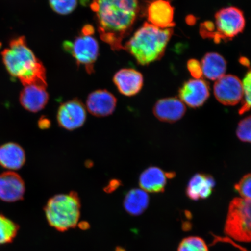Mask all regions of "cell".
Masks as SVG:
<instances>
[{"instance_id": "cell-1", "label": "cell", "mask_w": 251, "mask_h": 251, "mask_svg": "<svg viewBox=\"0 0 251 251\" xmlns=\"http://www.w3.org/2000/svg\"><path fill=\"white\" fill-rule=\"evenodd\" d=\"M100 38L114 51L124 49L122 42L130 32L139 11V0H93Z\"/></svg>"}, {"instance_id": "cell-2", "label": "cell", "mask_w": 251, "mask_h": 251, "mask_svg": "<svg viewBox=\"0 0 251 251\" xmlns=\"http://www.w3.org/2000/svg\"><path fill=\"white\" fill-rule=\"evenodd\" d=\"M1 55L9 75L20 80L24 86L36 84L47 87L46 69L27 46L24 36L12 39Z\"/></svg>"}, {"instance_id": "cell-3", "label": "cell", "mask_w": 251, "mask_h": 251, "mask_svg": "<svg viewBox=\"0 0 251 251\" xmlns=\"http://www.w3.org/2000/svg\"><path fill=\"white\" fill-rule=\"evenodd\" d=\"M173 34L172 28L161 29L146 23L124 46L139 64L146 65L164 54Z\"/></svg>"}, {"instance_id": "cell-4", "label": "cell", "mask_w": 251, "mask_h": 251, "mask_svg": "<svg viewBox=\"0 0 251 251\" xmlns=\"http://www.w3.org/2000/svg\"><path fill=\"white\" fill-rule=\"evenodd\" d=\"M80 208L79 197L72 191L51 198L47 203L45 211L49 224L56 230L64 232L76 226Z\"/></svg>"}, {"instance_id": "cell-5", "label": "cell", "mask_w": 251, "mask_h": 251, "mask_svg": "<svg viewBox=\"0 0 251 251\" xmlns=\"http://www.w3.org/2000/svg\"><path fill=\"white\" fill-rule=\"evenodd\" d=\"M251 218V200L235 198L228 207L225 233L239 242L250 243Z\"/></svg>"}, {"instance_id": "cell-6", "label": "cell", "mask_w": 251, "mask_h": 251, "mask_svg": "<svg viewBox=\"0 0 251 251\" xmlns=\"http://www.w3.org/2000/svg\"><path fill=\"white\" fill-rule=\"evenodd\" d=\"M93 33V27L86 25L73 43L65 42L64 46L66 51L73 55L77 65H83L89 74L93 73L99 53V43Z\"/></svg>"}, {"instance_id": "cell-7", "label": "cell", "mask_w": 251, "mask_h": 251, "mask_svg": "<svg viewBox=\"0 0 251 251\" xmlns=\"http://www.w3.org/2000/svg\"><path fill=\"white\" fill-rule=\"evenodd\" d=\"M215 39L231 40L244 29L246 20L240 9L230 7L221 9L215 15Z\"/></svg>"}, {"instance_id": "cell-8", "label": "cell", "mask_w": 251, "mask_h": 251, "mask_svg": "<svg viewBox=\"0 0 251 251\" xmlns=\"http://www.w3.org/2000/svg\"><path fill=\"white\" fill-rule=\"evenodd\" d=\"M214 94L216 100L223 105H237L243 99L242 81L234 75H225L216 81Z\"/></svg>"}, {"instance_id": "cell-9", "label": "cell", "mask_w": 251, "mask_h": 251, "mask_svg": "<svg viewBox=\"0 0 251 251\" xmlns=\"http://www.w3.org/2000/svg\"><path fill=\"white\" fill-rule=\"evenodd\" d=\"M86 117L85 106L77 99L63 103L57 113L59 125L68 130H74L82 126Z\"/></svg>"}, {"instance_id": "cell-10", "label": "cell", "mask_w": 251, "mask_h": 251, "mask_svg": "<svg viewBox=\"0 0 251 251\" xmlns=\"http://www.w3.org/2000/svg\"><path fill=\"white\" fill-rule=\"evenodd\" d=\"M209 95L208 84L200 78L187 81L179 90L181 101L193 108L202 106L208 99Z\"/></svg>"}, {"instance_id": "cell-11", "label": "cell", "mask_w": 251, "mask_h": 251, "mask_svg": "<svg viewBox=\"0 0 251 251\" xmlns=\"http://www.w3.org/2000/svg\"><path fill=\"white\" fill-rule=\"evenodd\" d=\"M117 103V99L108 90H97L88 96L86 107L95 117H105L114 112Z\"/></svg>"}, {"instance_id": "cell-12", "label": "cell", "mask_w": 251, "mask_h": 251, "mask_svg": "<svg viewBox=\"0 0 251 251\" xmlns=\"http://www.w3.org/2000/svg\"><path fill=\"white\" fill-rule=\"evenodd\" d=\"M149 24L161 29L175 26L174 8L168 0H153L147 10Z\"/></svg>"}, {"instance_id": "cell-13", "label": "cell", "mask_w": 251, "mask_h": 251, "mask_svg": "<svg viewBox=\"0 0 251 251\" xmlns=\"http://www.w3.org/2000/svg\"><path fill=\"white\" fill-rule=\"evenodd\" d=\"M25 192L24 181L17 173L9 171L0 175V200L17 202L23 199Z\"/></svg>"}, {"instance_id": "cell-14", "label": "cell", "mask_w": 251, "mask_h": 251, "mask_svg": "<svg viewBox=\"0 0 251 251\" xmlns=\"http://www.w3.org/2000/svg\"><path fill=\"white\" fill-rule=\"evenodd\" d=\"M113 81L123 95L131 97L140 92L143 86V77L133 69H122L115 74Z\"/></svg>"}, {"instance_id": "cell-15", "label": "cell", "mask_w": 251, "mask_h": 251, "mask_svg": "<svg viewBox=\"0 0 251 251\" xmlns=\"http://www.w3.org/2000/svg\"><path fill=\"white\" fill-rule=\"evenodd\" d=\"M49 100L47 87L36 84L25 86L20 96L22 106L31 112L40 111L45 107Z\"/></svg>"}, {"instance_id": "cell-16", "label": "cell", "mask_w": 251, "mask_h": 251, "mask_svg": "<svg viewBox=\"0 0 251 251\" xmlns=\"http://www.w3.org/2000/svg\"><path fill=\"white\" fill-rule=\"evenodd\" d=\"M186 108L184 103L177 98L159 100L153 107V114L162 122L174 123L183 118Z\"/></svg>"}, {"instance_id": "cell-17", "label": "cell", "mask_w": 251, "mask_h": 251, "mask_svg": "<svg viewBox=\"0 0 251 251\" xmlns=\"http://www.w3.org/2000/svg\"><path fill=\"white\" fill-rule=\"evenodd\" d=\"M175 176L174 173H166L159 168L150 167L141 174L139 184L146 192L159 193L164 192L167 179Z\"/></svg>"}, {"instance_id": "cell-18", "label": "cell", "mask_w": 251, "mask_h": 251, "mask_svg": "<svg viewBox=\"0 0 251 251\" xmlns=\"http://www.w3.org/2000/svg\"><path fill=\"white\" fill-rule=\"evenodd\" d=\"M215 181L212 176L197 174L191 178L186 188V194L193 201L208 199L213 193Z\"/></svg>"}, {"instance_id": "cell-19", "label": "cell", "mask_w": 251, "mask_h": 251, "mask_svg": "<svg viewBox=\"0 0 251 251\" xmlns=\"http://www.w3.org/2000/svg\"><path fill=\"white\" fill-rule=\"evenodd\" d=\"M26 155L23 147L15 143L0 146V165L9 170H18L24 165Z\"/></svg>"}, {"instance_id": "cell-20", "label": "cell", "mask_w": 251, "mask_h": 251, "mask_svg": "<svg viewBox=\"0 0 251 251\" xmlns=\"http://www.w3.org/2000/svg\"><path fill=\"white\" fill-rule=\"evenodd\" d=\"M201 66L202 74L211 80H217L224 76L227 68L225 58L216 52H209L204 56Z\"/></svg>"}, {"instance_id": "cell-21", "label": "cell", "mask_w": 251, "mask_h": 251, "mask_svg": "<svg viewBox=\"0 0 251 251\" xmlns=\"http://www.w3.org/2000/svg\"><path fill=\"white\" fill-rule=\"evenodd\" d=\"M150 199L145 191L138 188L128 191L125 196L124 206L128 213L133 216H139L148 208Z\"/></svg>"}, {"instance_id": "cell-22", "label": "cell", "mask_w": 251, "mask_h": 251, "mask_svg": "<svg viewBox=\"0 0 251 251\" xmlns=\"http://www.w3.org/2000/svg\"><path fill=\"white\" fill-rule=\"evenodd\" d=\"M18 230L17 224L0 213V246L11 243Z\"/></svg>"}, {"instance_id": "cell-23", "label": "cell", "mask_w": 251, "mask_h": 251, "mask_svg": "<svg viewBox=\"0 0 251 251\" xmlns=\"http://www.w3.org/2000/svg\"><path fill=\"white\" fill-rule=\"evenodd\" d=\"M177 251H209L208 247L202 238L191 236L184 238Z\"/></svg>"}, {"instance_id": "cell-24", "label": "cell", "mask_w": 251, "mask_h": 251, "mask_svg": "<svg viewBox=\"0 0 251 251\" xmlns=\"http://www.w3.org/2000/svg\"><path fill=\"white\" fill-rule=\"evenodd\" d=\"M50 7L56 14L68 15L72 13L77 5V0H49Z\"/></svg>"}, {"instance_id": "cell-25", "label": "cell", "mask_w": 251, "mask_h": 251, "mask_svg": "<svg viewBox=\"0 0 251 251\" xmlns=\"http://www.w3.org/2000/svg\"><path fill=\"white\" fill-rule=\"evenodd\" d=\"M251 71L247 72L242 84L243 89V105L239 110V114L243 115L249 111L251 107Z\"/></svg>"}, {"instance_id": "cell-26", "label": "cell", "mask_w": 251, "mask_h": 251, "mask_svg": "<svg viewBox=\"0 0 251 251\" xmlns=\"http://www.w3.org/2000/svg\"><path fill=\"white\" fill-rule=\"evenodd\" d=\"M251 117H248L241 121L238 124L237 135L238 139L243 142H251Z\"/></svg>"}, {"instance_id": "cell-27", "label": "cell", "mask_w": 251, "mask_h": 251, "mask_svg": "<svg viewBox=\"0 0 251 251\" xmlns=\"http://www.w3.org/2000/svg\"><path fill=\"white\" fill-rule=\"evenodd\" d=\"M251 176L245 175L238 183L235 185V189L242 197V199L251 200Z\"/></svg>"}, {"instance_id": "cell-28", "label": "cell", "mask_w": 251, "mask_h": 251, "mask_svg": "<svg viewBox=\"0 0 251 251\" xmlns=\"http://www.w3.org/2000/svg\"><path fill=\"white\" fill-rule=\"evenodd\" d=\"M187 67L191 75L195 78H200L202 76L201 66L199 61L195 59H191L188 62Z\"/></svg>"}, {"instance_id": "cell-29", "label": "cell", "mask_w": 251, "mask_h": 251, "mask_svg": "<svg viewBox=\"0 0 251 251\" xmlns=\"http://www.w3.org/2000/svg\"><path fill=\"white\" fill-rule=\"evenodd\" d=\"M39 125L41 128H47L50 126V122L46 118H42L39 121Z\"/></svg>"}, {"instance_id": "cell-30", "label": "cell", "mask_w": 251, "mask_h": 251, "mask_svg": "<svg viewBox=\"0 0 251 251\" xmlns=\"http://www.w3.org/2000/svg\"><path fill=\"white\" fill-rule=\"evenodd\" d=\"M78 227H79L80 228L82 229V230H85L89 228L90 226L89 224H88L87 222H82L78 224Z\"/></svg>"}, {"instance_id": "cell-31", "label": "cell", "mask_w": 251, "mask_h": 251, "mask_svg": "<svg viewBox=\"0 0 251 251\" xmlns=\"http://www.w3.org/2000/svg\"><path fill=\"white\" fill-rule=\"evenodd\" d=\"M240 62L241 64L244 66H248V67H249L250 65V62L248 60V59L246 58L245 57H241L240 59Z\"/></svg>"}, {"instance_id": "cell-32", "label": "cell", "mask_w": 251, "mask_h": 251, "mask_svg": "<svg viewBox=\"0 0 251 251\" xmlns=\"http://www.w3.org/2000/svg\"><path fill=\"white\" fill-rule=\"evenodd\" d=\"M115 251H126L125 249H124V248L121 247H117L116 248Z\"/></svg>"}]
</instances>
